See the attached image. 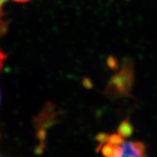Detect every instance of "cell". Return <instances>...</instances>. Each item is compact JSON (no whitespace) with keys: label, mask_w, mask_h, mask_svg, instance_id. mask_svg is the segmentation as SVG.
I'll use <instances>...</instances> for the list:
<instances>
[{"label":"cell","mask_w":157,"mask_h":157,"mask_svg":"<svg viewBox=\"0 0 157 157\" xmlns=\"http://www.w3.org/2000/svg\"><path fill=\"white\" fill-rule=\"evenodd\" d=\"M133 83V66L127 60L119 72L111 78L106 93L110 95L119 97L127 96L130 93Z\"/></svg>","instance_id":"1"},{"label":"cell","mask_w":157,"mask_h":157,"mask_svg":"<svg viewBox=\"0 0 157 157\" xmlns=\"http://www.w3.org/2000/svg\"><path fill=\"white\" fill-rule=\"evenodd\" d=\"M121 152L117 157H146V146L139 141H124Z\"/></svg>","instance_id":"2"},{"label":"cell","mask_w":157,"mask_h":157,"mask_svg":"<svg viewBox=\"0 0 157 157\" xmlns=\"http://www.w3.org/2000/svg\"><path fill=\"white\" fill-rule=\"evenodd\" d=\"M133 132V127L128 120L123 121L120 124L118 128V134H119L123 137H128L132 135Z\"/></svg>","instance_id":"3"},{"label":"cell","mask_w":157,"mask_h":157,"mask_svg":"<svg viewBox=\"0 0 157 157\" xmlns=\"http://www.w3.org/2000/svg\"><path fill=\"white\" fill-rule=\"evenodd\" d=\"M6 59V54L0 49V72L2 70Z\"/></svg>","instance_id":"4"},{"label":"cell","mask_w":157,"mask_h":157,"mask_svg":"<svg viewBox=\"0 0 157 157\" xmlns=\"http://www.w3.org/2000/svg\"><path fill=\"white\" fill-rule=\"evenodd\" d=\"M7 0H0V17L2 15V7Z\"/></svg>","instance_id":"5"},{"label":"cell","mask_w":157,"mask_h":157,"mask_svg":"<svg viewBox=\"0 0 157 157\" xmlns=\"http://www.w3.org/2000/svg\"><path fill=\"white\" fill-rule=\"evenodd\" d=\"M13 1L16 2H19V3H25V2H30L31 0H13Z\"/></svg>","instance_id":"6"},{"label":"cell","mask_w":157,"mask_h":157,"mask_svg":"<svg viewBox=\"0 0 157 157\" xmlns=\"http://www.w3.org/2000/svg\"><path fill=\"white\" fill-rule=\"evenodd\" d=\"M0 101H1V93H0Z\"/></svg>","instance_id":"7"},{"label":"cell","mask_w":157,"mask_h":157,"mask_svg":"<svg viewBox=\"0 0 157 157\" xmlns=\"http://www.w3.org/2000/svg\"><path fill=\"white\" fill-rule=\"evenodd\" d=\"M0 157H2V156H0Z\"/></svg>","instance_id":"8"}]
</instances>
